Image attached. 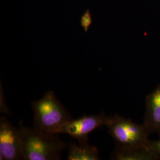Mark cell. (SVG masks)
<instances>
[{"label":"cell","instance_id":"obj_8","mask_svg":"<svg viewBox=\"0 0 160 160\" xmlns=\"http://www.w3.org/2000/svg\"><path fill=\"white\" fill-rule=\"evenodd\" d=\"M160 156L145 149H123L116 147L112 154L111 159L117 160H158Z\"/></svg>","mask_w":160,"mask_h":160},{"label":"cell","instance_id":"obj_6","mask_svg":"<svg viewBox=\"0 0 160 160\" xmlns=\"http://www.w3.org/2000/svg\"><path fill=\"white\" fill-rule=\"evenodd\" d=\"M145 103L143 125L150 134L156 133L160 137V83L147 95Z\"/></svg>","mask_w":160,"mask_h":160},{"label":"cell","instance_id":"obj_4","mask_svg":"<svg viewBox=\"0 0 160 160\" xmlns=\"http://www.w3.org/2000/svg\"><path fill=\"white\" fill-rule=\"evenodd\" d=\"M108 116L102 113L97 115H84L77 119L69 120L61 126L57 134H67L78 142L88 141V135L100 126H106Z\"/></svg>","mask_w":160,"mask_h":160},{"label":"cell","instance_id":"obj_2","mask_svg":"<svg viewBox=\"0 0 160 160\" xmlns=\"http://www.w3.org/2000/svg\"><path fill=\"white\" fill-rule=\"evenodd\" d=\"M33 127L46 133H56L58 129L72 118L52 91L31 103Z\"/></svg>","mask_w":160,"mask_h":160},{"label":"cell","instance_id":"obj_1","mask_svg":"<svg viewBox=\"0 0 160 160\" xmlns=\"http://www.w3.org/2000/svg\"><path fill=\"white\" fill-rule=\"evenodd\" d=\"M22 159L25 160H58L67 143L59 134L46 133L36 128L19 125Z\"/></svg>","mask_w":160,"mask_h":160},{"label":"cell","instance_id":"obj_5","mask_svg":"<svg viewBox=\"0 0 160 160\" xmlns=\"http://www.w3.org/2000/svg\"><path fill=\"white\" fill-rule=\"evenodd\" d=\"M0 158L1 160L22 159L19 129L4 116L0 119Z\"/></svg>","mask_w":160,"mask_h":160},{"label":"cell","instance_id":"obj_7","mask_svg":"<svg viewBox=\"0 0 160 160\" xmlns=\"http://www.w3.org/2000/svg\"><path fill=\"white\" fill-rule=\"evenodd\" d=\"M98 150L96 147L90 145L88 141L78 142V145L75 143L69 144L67 160H100Z\"/></svg>","mask_w":160,"mask_h":160},{"label":"cell","instance_id":"obj_9","mask_svg":"<svg viewBox=\"0 0 160 160\" xmlns=\"http://www.w3.org/2000/svg\"><path fill=\"white\" fill-rule=\"evenodd\" d=\"M148 149L155 154L160 157V139L158 141H150L148 145Z\"/></svg>","mask_w":160,"mask_h":160},{"label":"cell","instance_id":"obj_3","mask_svg":"<svg viewBox=\"0 0 160 160\" xmlns=\"http://www.w3.org/2000/svg\"><path fill=\"white\" fill-rule=\"evenodd\" d=\"M106 126L116 142V147L148 149L150 133L143 124H138L130 119L115 114L108 117Z\"/></svg>","mask_w":160,"mask_h":160}]
</instances>
